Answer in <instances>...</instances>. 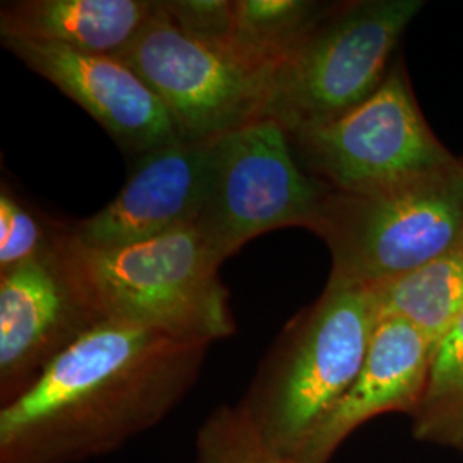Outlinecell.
Here are the masks:
<instances>
[{"mask_svg":"<svg viewBox=\"0 0 463 463\" xmlns=\"http://www.w3.org/2000/svg\"><path fill=\"white\" fill-rule=\"evenodd\" d=\"M462 227L463 156L443 172L380 193L328 189L309 231L330 249V277L376 287L457 248Z\"/></svg>","mask_w":463,"mask_h":463,"instance_id":"cell-4","label":"cell"},{"mask_svg":"<svg viewBox=\"0 0 463 463\" xmlns=\"http://www.w3.org/2000/svg\"><path fill=\"white\" fill-rule=\"evenodd\" d=\"M328 187L304 168L288 133L273 118H258L212 141L203 206L194 222L222 265L266 232L311 227Z\"/></svg>","mask_w":463,"mask_h":463,"instance_id":"cell-7","label":"cell"},{"mask_svg":"<svg viewBox=\"0 0 463 463\" xmlns=\"http://www.w3.org/2000/svg\"><path fill=\"white\" fill-rule=\"evenodd\" d=\"M155 7V0L2 2L0 36L116 57L141 33Z\"/></svg>","mask_w":463,"mask_h":463,"instance_id":"cell-13","label":"cell"},{"mask_svg":"<svg viewBox=\"0 0 463 463\" xmlns=\"http://www.w3.org/2000/svg\"><path fill=\"white\" fill-rule=\"evenodd\" d=\"M59 254L105 321L213 344L235 333L229 288L194 225L118 248L66 235Z\"/></svg>","mask_w":463,"mask_h":463,"instance_id":"cell-3","label":"cell"},{"mask_svg":"<svg viewBox=\"0 0 463 463\" xmlns=\"http://www.w3.org/2000/svg\"><path fill=\"white\" fill-rule=\"evenodd\" d=\"M2 47L57 86L110 134L129 158L181 139L165 105L131 67L114 55L88 53L16 36Z\"/></svg>","mask_w":463,"mask_h":463,"instance_id":"cell-10","label":"cell"},{"mask_svg":"<svg viewBox=\"0 0 463 463\" xmlns=\"http://www.w3.org/2000/svg\"><path fill=\"white\" fill-rule=\"evenodd\" d=\"M412 419L417 439L463 449V313L432 352L428 384Z\"/></svg>","mask_w":463,"mask_h":463,"instance_id":"cell-16","label":"cell"},{"mask_svg":"<svg viewBox=\"0 0 463 463\" xmlns=\"http://www.w3.org/2000/svg\"><path fill=\"white\" fill-rule=\"evenodd\" d=\"M331 5L309 0H233L229 53L246 66L273 72Z\"/></svg>","mask_w":463,"mask_h":463,"instance_id":"cell-15","label":"cell"},{"mask_svg":"<svg viewBox=\"0 0 463 463\" xmlns=\"http://www.w3.org/2000/svg\"><path fill=\"white\" fill-rule=\"evenodd\" d=\"M457 248L460 249L463 252V227H462V233H460V239H458V244H457Z\"/></svg>","mask_w":463,"mask_h":463,"instance_id":"cell-20","label":"cell"},{"mask_svg":"<svg viewBox=\"0 0 463 463\" xmlns=\"http://www.w3.org/2000/svg\"><path fill=\"white\" fill-rule=\"evenodd\" d=\"M378 323L373 288L333 277L287 323L239 403L269 447L298 451L357 378Z\"/></svg>","mask_w":463,"mask_h":463,"instance_id":"cell-2","label":"cell"},{"mask_svg":"<svg viewBox=\"0 0 463 463\" xmlns=\"http://www.w3.org/2000/svg\"><path fill=\"white\" fill-rule=\"evenodd\" d=\"M210 344L103 321L0 409V463H80L151 430L196 383Z\"/></svg>","mask_w":463,"mask_h":463,"instance_id":"cell-1","label":"cell"},{"mask_svg":"<svg viewBox=\"0 0 463 463\" xmlns=\"http://www.w3.org/2000/svg\"><path fill=\"white\" fill-rule=\"evenodd\" d=\"M212 143L179 139L133 160L128 183L99 213L69 222L86 248H118L194 225L203 206Z\"/></svg>","mask_w":463,"mask_h":463,"instance_id":"cell-11","label":"cell"},{"mask_svg":"<svg viewBox=\"0 0 463 463\" xmlns=\"http://www.w3.org/2000/svg\"><path fill=\"white\" fill-rule=\"evenodd\" d=\"M422 7L420 0L333 4L275 67L263 118L296 134L348 114L383 84L393 50Z\"/></svg>","mask_w":463,"mask_h":463,"instance_id":"cell-5","label":"cell"},{"mask_svg":"<svg viewBox=\"0 0 463 463\" xmlns=\"http://www.w3.org/2000/svg\"><path fill=\"white\" fill-rule=\"evenodd\" d=\"M170 19L184 33L229 53L233 0H160ZM231 55V53H229ZM232 57V55H231Z\"/></svg>","mask_w":463,"mask_h":463,"instance_id":"cell-19","label":"cell"},{"mask_svg":"<svg viewBox=\"0 0 463 463\" xmlns=\"http://www.w3.org/2000/svg\"><path fill=\"white\" fill-rule=\"evenodd\" d=\"M69 222L52 220L14 194L9 184L0 187V273L43 258L66 235Z\"/></svg>","mask_w":463,"mask_h":463,"instance_id":"cell-17","label":"cell"},{"mask_svg":"<svg viewBox=\"0 0 463 463\" xmlns=\"http://www.w3.org/2000/svg\"><path fill=\"white\" fill-rule=\"evenodd\" d=\"M288 137L304 172L348 194L393 189L460 162L430 131L402 64L345 116Z\"/></svg>","mask_w":463,"mask_h":463,"instance_id":"cell-6","label":"cell"},{"mask_svg":"<svg viewBox=\"0 0 463 463\" xmlns=\"http://www.w3.org/2000/svg\"><path fill=\"white\" fill-rule=\"evenodd\" d=\"M196 463L302 462L269 447L239 405H222L199 428Z\"/></svg>","mask_w":463,"mask_h":463,"instance_id":"cell-18","label":"cell"},{"mask_svg":"<svg viewBox=\"0 0 463 463\" xmlns=\"http://www.w3.org/2000/svg\"><path fill=\"white\" fill-rule=\"evenodd\" d=\"M371 288L380 319H403L434 352L463 313V252L453 248L414 271Z\"/></svg>","mask_w":463,"mask_h":463,"instance_id":"cell-14","label":"cell"},{"mask_svg":"<svg viewBox=\"0 0 463 463\" xmlns=\"http://www.w3.org/2000/svg\"><path fill=\"white\" fill-rule=\"evenodd\" d=\"M103 321L59 249L0 273V403L24 395L64 350Z\"/></svg>","mask_w":463,"mask_h":463,"instance_id":"cell-9","label":"cell"},{"mask_svg":"<svg viewBox=\"0 0 463 463\" xmlns=\"http://www.w3.org/2000/svg\"><path fill=\"white\" fill-rule=\"evenodd\" d=\"M432 348L398 317H381L364 364L347 393L304 438L292 455L302 463H328L348 436L383 414L414 415L430 376Z\"/></svg>","mask_w":463,"mask_h":463,"instance_id":"cell-12","label":"cell"},{"mask_svg":"<svg viewBox=\"0 0 463 463\" xmlns=\"http://www.w3.org/2000/svg\"><path fill=\"white\" fill-rule=\"evenodd\" d=\"M162 99L184 141L212 143L263 118L271 74L184 33L162 2L116 55Z\"/></svg>","mask_w":463,"mask_h":463,"instance_id":"cell-8","label":"cell"}]
</instances>
